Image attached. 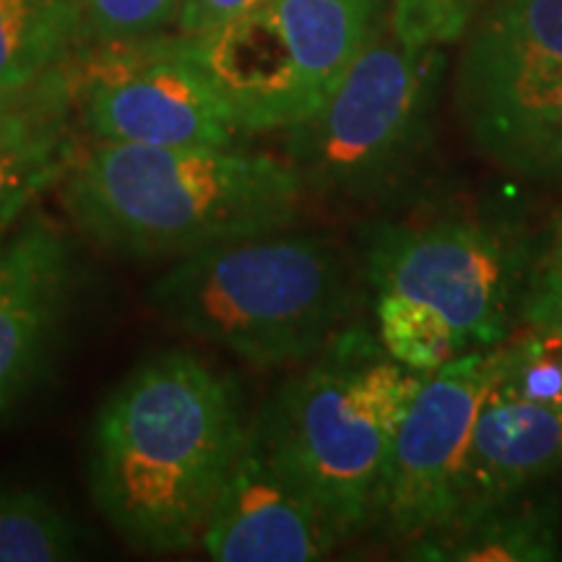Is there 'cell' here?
Here are the masks:
<instances>
[{
    "label": "cell",
    "instance_id": "obj_1",
    "mask_svg": "<svg viewBox=\"0 0 562 562\" xmlns=\"http://www.w3.org/2000/svg\"><path fill=\"white\" fill-rule=\"evenodd\" d=\"M248 425L235 378L195 351H157L117 383L91 422V501L133 550H193Z\"/></svg>",
    "mask_w": 562,
    "mask_h": 562
},
{
    "label": "cell",
    "instance_id": "obj_2",
    "mask_svg": "<svg viewBox=\"0 0 562 562\" xmlns=\"http://www.w3.org/2000/svg\"><path fill=\"white\" fill-rule=\"evenodd\" d=\"M68 220L125 258H180L294 227L307 193L284 157L240 146L91 140L60 180Z\"/></svg>",
    "mask_w": 562,
    "mask_h": 562
},
{
    "label": "cell",
    "instance_id": "obj_3",
    "mask_svg": "<svg viewBox=\"0 0 562 562\" xmlns=\"http://www.w3.org/2000/svg\"><path fill=\"white\" fill-rule=\"evenodd\" d=\"M362 271L323 232L237 237L175 258L149 286L161 323L250 364L300 368L351 326Z\"/></svg>",
    "mask_w": 562,
    "mask_h": 562
},
{
    "label": "cell",
    "instance_id": "obj_4",
    "mask_svg": "<svg viewBox=\"0 0 562 562\" xmlns=\"http://www.w3.org/2000/svg\"><path fill=\"white\" fill-rule=\"evenodd\" d=\"M425 378L393 360L370 328L347 326L250 425L355 539L370 531L393 438Z\"/></svg>",
    "mask_w": 562,
    "mask_h": 562
},
{
    "label": "cell",
    "instance_id": "obj_5",
    "mask_svg": "<svg viewBox=\"0 0 562 562\" xmlns=\"http://www.w3.org/2000/svg\"><path fill=\"white\" fill-rule=\"evenodd\" d=\"M440 47L398 37L391 16L311 117L281 131L307 199L375 206L417 178L435 136Z\"/></svg>",
    "mask_w": 562,
    "mask_h": 562
},
{
    "label": "cell",
    "instance_id": "obj_6",
    "mask_svg": "<svg viewBox=\"0 0 562 562\" xmlns=\"http://www.w3.org/2000/svg\"><path fill=\"white\" fill-rule=\"evenodd\" d=\"M360 245L372 297H396L435 315L461 355L495 349L524 318L539 243L505 216L378 222L362 232Z\"/></svg>",
    "mask_w": 562,
    "mask_h": 562
},
{
    "label": "cell",
    "instance_id": "obj_7",
    "mask_svg": "<svg viewBox=\"0 0 562 562\" xmlns=\"http://www.w3.org/2000/svg\"><path fill=\"white\" fill-rule=\"evenodd\" d=\"M389 11L391 0H271L220 30L186 37L245 136H258L311 117Z\"/></svg>",
    "mask_w": 562,
    "mask_h": 562
},
{
    "label": "cell",
    "instance_id": "obj_8",
    "mask_svg": "<svg viewBox=\"0 0 562 562\" xmlns=\"http://www.w3.org/2000/svg\"><path fill=\"white\" fill-rule=\"evenodd\" d=\"M459 68V110L484 157L537 180L562 121V0H482Z\"/></svg>",
    "mask_w": 562,
    "mask_h": 562
},
{
    "label": "cell",
    "instance_id": "obj_9",
    "mask_svg": "<svg viewBox=\"0 0 562 562\" xmlns=\"http://www.w3.org/2000/svg\"><path fill=\"white\" fill-rule=\"evenodd\" d=\"M76 112L94 140L240 146L229 102L186 34L94 45L70 63Z\"/></svg>",
    "mask_w": 562,
    "mask_h": 562
},
{
    "label": "cell",
    "instance_id": "obj_10",
    "mask_svg": "<svg viewBox=\"0 0 562 562\" xmlns=\"http://www.w3.org/2000/svg\"><path fill=\"white\" fill-rule=\"evenodd\" d=\"M490 349L469 351L427 372L406 409L370 524V531L381 533L393 550L425 537L453 516L463 456L490 389Z\"/></svg>",
    "mask_w": 562,
    "mask_h": 562
},
{
    "label": "cell",
    "instance_id": "obj_11",
    "mask_svg": "<svg viewBox=\"0 0 562 562\" xmlns=\"http://www.w3.org/2000/svg\"><path fill=\"white\" fill-rule=\"evenodd\" d=\"M79 286L74 245L30 216L0 237V425L50 372Z\"/></svg>",
    "mask_w": 562,
    "mask_h": 562
},
{
    "label": "cell",
    "instance_id": "obj_12",
    "mask_svg": "<svg viewBox=\"0 0 562 562\" xmlns=\"http://www.w3.org/2000/svg\"><path fill=\"white\" fill-rule=\"evenodd\" d=\"M351 542L344 526L281 467L261 435L248 438L201 533L216 562H315Z\"/></svg>",
    "mask_w": 562,
    "mask_h": 562
},
{
    "label": "cell",
    "instance_id": "obj_13",
    "mask_svg": "<svg viewBox=\"0 0 562 562\" xmlns=\"http://www.w3.org/2000/svg\"><path fill=\"white\" fill-rule=\"evenodd\" d=\"M70 68L0 102V237L24 222L42 193L60 186L79 154Z\"/></svg>",
    "mask_w": 562,
    "mask_h": 562
},
{
    "label": "cell",
    "instance_id": "obj_14",
    "mask_svg": "<svg viewBox=\"0 0 562 562\" xmlns=\"http://www.w3.org/2000/svg\"><path fill=\"white\" fill-rule=\"evenodd\" d=\"M562 472V409L484 393L459 480V513Z\"/></svg>",
    "mask_w": 562,
    "mask_h": 562
},
{
    "label": "cell",
    "instance_id": "obj_15",
    "mask_svg": "<svg viewBox=\"0 0 562 562\" xmlns=\"http://www.w3.org/2000/svg\"><path fill=\"white\" fill-rule=\"evenodd\" d=\"M417 562H552L562 558V513L544 484L469 505L425 537L398 547Z\"/></svg>",
    "mask_w": 562,
    "mask_h": 562
},
{
    "label": "cell",
    "instance_id": "obj_16",
    "mask_svg": "<svg viewBox=\"0 0 562 562\" xmlns=\"http://www.w3.org/2000/svg\"><path fill=\"white\" fill-rule=\"evenodd\" d=\"M83 42L79 0H0V97L68 70Z\"/></svg>",
    "mask_w": 562,
    "mask_h": 562
},
{
    "label": "cell",
    "instance_id": "obj_17",
    "mask_svg": "<svg viewBox=\"0 0 562 562\" xmlns=\"http://www.w3.org/2000/svg\"><path fill=\"white\" fill-rule=\"evenodd\" d=\"M87 552V531L47 492L0 482V562H68Z\"/></svg>",
    "mask_w": 562,
    "mask_h": 562
},
{
    "label": "cell",
    "instance_id": "obj_18",
    "mask_svg": "<svg viewBox=\"0 0 562 562\" xmlns=\"http://www.w3.org/2000/svg\"><path fill=\"white\" fill-rule=\"evenodd\" d=\"M487 393L513 402L562 409V331L542 321H521L490 349Z\"/></svg>",
    "mask_w": 562,
    "mask_h": 562
},
{
    "label": "cell",
    "instance_id": "obj_19",
    "mask_svg": "<svg viewBox=\"0 0 562 562\" xmlns=\"http://www.w3.org/2000/svg\"><path fill=\"white\" fill-rule=\"evenodd\" d=\"M83 40L91 45L146 40L178 21L182 0H79Z\"/></svg>",
    "mask_w": 562,
    "mask_h": 562
},
{
    "label": "cell",
    "instance_id": "obj_20",
    "mask_svg": "<svg viewBox=\"0 0 562 562\" xmlns=\"http://www.w3.org/2000/svg\"><path fill=\"white\" fill-rule=\"evenodd\" d=\"M482 0H391V24L398 37L417 47L459 42L480 11Z\"/></svg>",
    "mask_w": 562,
    "mask_h": 562
},
{
    "label": "cell",
    "instance_id": "obj_21",
    "mask_svg": "<svg viewBox=\"0 0 562 562\" xmlns=\"http://www.w3.org/2000/svg\"><path fill=\"white\" fill-rule=\"evenodd\" d=\"M266 3H271V0H182L175 30L188 34V37L206 34L245 16V13L263 9Z\"/></svg>",
    "mask_w": 562,
    "mask_h": 562
},
{
    "label": "cell",
    "instance_id": "obj_22",
    "mask_svg": "<svg viewBox=\"0 0 562 562\" xmlns=\"http://www.w3.org/2000/svg\"><path fill=\"white\" fill-rule=\"evenodd\" d=\"M521 321H542L550 323V326H558L562 331V273H533Z\"/></svg>",
    "mask_w": 562,
    "mask_h": 562
},
{
    "label": "cell",
    "instance_id": "obj_23",
    "mask_svg": "<svg viewBox=\"0 0 562 562\" xmlns=\"http://www.w3.org/2000/svg\"><path fill=\"white\" fill-rule=\"evenodd\" d=\"M537 271L562 273V209L552 216L550 227L539 240L537 252Z\"/></svg>",
    "mask_w": 562,
    "mask_h": 562
},
{
    "label": "cell",
    "instance_id": "obj_24",
    "mask_svg": "<svg viewBox=\"0 0 562 562\" xmlns=\"http://www.w3.org/2000/svg\"><path fill=\"white\" fill-rule=\"evenodd\" d=\"M537 180H562V121L554 131L550 146H547Z\"/></svg>",
    "mask_w": 562,
    "mask_h": 562
},
{
    "label": "cell",
    "instance_id": "obj_25",
    "mask_svg": "<svg viewBox=\"0 0 562 562\" xmlns=\"http://www.w3.org/2000/svg\"><path fill=\"white\" fill-rule=\"evenodd\" d=\"M19 97V94H16ZM9 100H13V97H0V102H9Z\"/></svg>",
    "mask_w": 562,
    "mask_h": 562
}]
</instances>
